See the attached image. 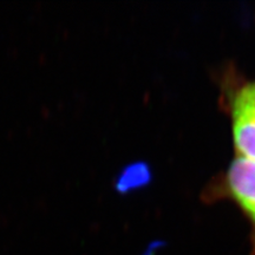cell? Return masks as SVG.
<instances>
[{
  "label": "cell",
  "instance_id": "obj_1",
  "mask_svg": "<svg viewBox=\"0 0 255 255\" xmlns=\"http://www.w3.org/2000/svg\"><path fill=\"white\" fill-rule=\"evenodd\" d=\"M233 135L242 157L255 161V83L247 84L235 96Z\"/></svg>",
  "mask_w": 255,
  "mask_h": 255
},
{
  "label": "cell",
  "instance_id": "obj_2",
  "mask_svg": "<svg viewBox=\"0 0 255 255\" xmlns=\"http://www.w3.org/2000/svg\"><path fill=\"white\" fill-rule=\"evenodd\" d=\"M227 181L232 195L255 222V161L239 156L229 165Z\"/></svg>",
  "mask_w": 255,
  "mask_h": 255
},
{
  "label": "cell",
  "instance_id": "obj_3",
  "mask_svg": "<svg viewBox=\"0 0 255 255\" xmlns=\"http://www.w3.org/2000/svg\"><path fill=\"white\" fill-rule=\"evenodd\" d=\"M151 181V170L144 162H135L121 171L115 182V188L121 194L145 187Z\"/></svg>",
  "mask_w": 255,
  "mask_h": 255
}]
</instances>
